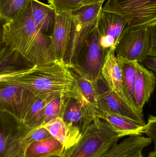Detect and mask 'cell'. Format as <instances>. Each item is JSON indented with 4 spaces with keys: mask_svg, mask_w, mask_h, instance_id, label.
Returning <instances> with one entry per match:
<instances>
[{
    "mask_svg": "<svg viewBox=\"0 0 156 157\" xmlns=\"http://www.w3.org/2000/svg\"><path fill=\"white\" fill-rule=\"evenodd\" d=\"M100 44L105 51L115 49L123 35L130 28L129 24L118 14L102 11L97 26Z\"/></svg>",
    "mask_w": 156,
    "mask_h": 157,
    "instance_id": "obj_11",
    "label": "cell"
},
{
    "mask_svg": "<svg viewBox=\"0 0 156 157\" xmlns=\"http://www.w3.org/2000/svg\"><path fill=\"white\" fill-rule=\"evenodd\" d=\"M2 41L33 65H50L58 61L51 36L43 33L35 23L30 3L13 19L4 23Z\"/></svg>",
    "mask_w": 156,
    "mask_h": 157,
    "instance_id": "obj_1",
    "label": "cell"
},
{
    "mask_svg": "<svg viewBox=\"0 0 156 157\" xmlns=\"http://www.w3.org/2000/svg\"><path fill=\"white\" fill-rule=\"evenodd\" d=\"M147 30L150 44L148 56L156 57V20L149 25Z\"/></svg>",
    "mask_w": 156,
    "mask_h": 157,
    "instance_id": "obj_29",
    "label": "cell"
},
{
    "mask_svg": "<svg viewBox=\"0 0 156 157\" xmlns=\"http://www.w3.org/2000/svg\"><path fill=\"white\" fill-rule=\"evenodd\" d=\"M30 4L32 17L38 28L44 34L52 31L57 14L55 9L38 0H31Z\"/></svg>",
    "mask_w": 156,
    "mask_h": 157,
    "instance_id": "obj_20",
    "label": "cell"
},
{
    "mask_svg": "<svg viewBox=\"0 0 156 157\" xmlns=\"http://www.w3.org/2000/svg\"><path fill=\"white\" fill-rule=\"evenodd\" d=\"M149 137L143 136H129L120 144H115L103 157H127L139 153L152 144Z\"/></svg>",
    "mask_w": 156,
    "mask_h": 157,
    "instance_id": "obj_18",
    "label": "cell"
},
{
    "mask_svg": "<svg viewBox=\"0 0 156 157\" xmlns=\"http://www.w3.org/2000/svg\"><path fill=\"white\" fill-rule=\"evenodd\" d=\"M71 27V12L57 13L50 36L58 60L65 61L70 42Z\"/></svg>",
    "mask_w": 156,
    "mask_h": 157,
    "instance_id": "obj_14",
    "label": "cell"
},
{
    "mask_svg": "<svg viewBox=\"0 0 156 157\" xmlns=\"http://www.w3.org/2000/svg\"><path fill=\"white\" fill-rule=\"evenodd\" d=\"M122 137L107 122L98 118L87 126L78 143L66 150L63 157H103Z\"/></svg>",
    "mask_w": 156,
    "mask_h": 157,
    "instance_id": "obj_3",
    "label": "cell"
},
{
    "mask_svg": "<svg viewBox=\"0 0 156 157\" xmlns=\"http://www.w3.org/2000/svg\"><path fill=\"white\" fill-rule=\"evenodd\" d=\"M127 157H144L143 155V153H139V154H136V155H133Z\"/></svg>",
    "mask_w": 156,
    "mask_h": 157,
    "instance_id": "obj_33",
    "label": "cell"
},
{
    "mask_svg": "<svg viewBox=\"0 0 156 157\" xmlns=\"http://www.w3.org/2000/svg\"><path fill=\"white\" fill-rule=\"evenodd\" d=\"M98 95V108L100 112L121 115L143 124L146 123L143 112L112 90L103 76L94 81Z\"/></svg>",
    "mask_w": 156,
    "mask_h": 157,
    "instance_id": "obj_7",
    "label": "cell"
},
{
    "mask_svg": "<svg viewBox=\"0 0 156 157\" xmlns=\"http://www.w3.org/2000/svg\"><path fill=\"white\" fill-rule=\"evenodd\" d=\"M84 63L81 66L86 76L93 81L101 76L107 52L102 48L97 27L86 41Z\"/></svg>",
    "mask_w": 156,
    "mask_h": 157,
    "instance_id": "obj_13",
    "label": "cell"
},
{
    "mask_svg": "<svg viewBox=\"0 0 156 157\" xmlns=\"http://www.w3.org/2000/svg\"><path fill=\"white\" fill-rule=\"evenodd\" d=\"M53 137L48 131L43 127L33 129L28 132L22 139V143L26 148L29 144L46 138Z\"/></svg>",
    "mask_w": 156,
    "mask_h": 157,
    "instance_id": "obj_27",
    "label": "cell"
},
{
    "mask_svg": "<svg viewBox=\"0 0 156 157\" xmlns=\"http://www.w3.org/2000/svg\"><path fill=\"white\" fill-rule=\"evenodd\" d=\"M118 59L122 68L123 81L125 92L132 105L138 109L136 104L134 94L136 76V62L125 59Z\"/></svg>",
    "mask_w": 156,
    "mask_h": 157,
    "instance_id": "obj_22",
    "label": "cell"
},
{
    "mask_svg": "<svg viewBox=\"0 0 156 157\" xmlns=\"http://www.w3.org/2000/svg\"><path fill=\"white\" fill-rule=\"evenodd\" d=\"M102 11L122 16L131 28H145L156 20V0H108Z\"/></svg>",
    "mask_w": 156,
    "mask_h": 157,
    "instance_id": "obj_5",
    "label": "cell"
},
{
    "mask_svg": "<svg viewBox=\"0 0 156 157\" xmlns=\"http://www.w3.org/2000/svg\"></svg>",
    "mask_w": 156,
    "mask_h": 157,
    "instance_id": "obj_34",
    "label": "cell"
},
{
    "mask_svg": "<svg viewBox=\"0 0 156 157\" xmlns=\"http://www.w3.org/2000/svg\"><path fill=\"white\" fill-rule=\"evenodd\" d=\"M37 98L32 92L20 86L1 85V111L20 123H23Z\"/></svg>",
    "mask_w": 156,
    "mask_h": 157,
    "instance_id": "obj_6",
    "label": "cell"
},
{
    "mask_svg": "<svg viewBox=\"0 0 156 157\" xmlns=\"http://www.w3.org/2000/svg\"><path fill=\"white\" fill-rule=\"evenodd\" d=\"M58 95L48 94L37 98L24 120L25 126L30 129H36L43 126L45 121L46 105L52 98Z\"/></svg>",
    "mask_w": 156,
    "mask_h": 157,
    "instance_id": "obj_21",
    "label": "cell"
},
{
    "mask_svg": "<svg viewBox=\"0 0 156 157\" xmlns=\"http://www.w3.org/2000/svg\"><path fill=\"white\" fill-rule=\"evenodd\" d=\"M62 119L67 126L71 147L78 143L84 130L93 122L80 103L69 96L67 97Z\"/></svg>",
    "mask_w": 156,
    "mask_h": 157,
    "instance_id": "obj_12",
    "label": "cell"
},
{
    "mask_svg": "<svg viewBox=\"0 0 156 157\" xmlns=\"http://www.w3.org/2000/svg\"><path fill=\"white\" fill-rule=\"evenodd\" d=\"M136 76L134 94L136 108L143 112V108L149 100L154 90L156 76L142 63L136 62Z\"/></svg>",
    "mask_w": 156,
    "mask_h": 157,
    "instance_id": "obj_16",
    "label": "cell"
},
{
    "mask_svg": "<svg viewBox=\"0 0 156 157\" xmlns=\"http://www.w3.org/2000/svg\"><path fill=\"white\" fill-rule=\"evenodd\" d=\"M56 13L72 12L84 6L85 0H47Z\"/></svg>",
    "mask_w": 156,
    "mask_h": 157,
    "instance_id": "obj_26",
    "label": "cell"
},
{
    "mask_svg": "<svg viewBox=\"0 0 156 157\" xmlns=\"http://www.w3.org/2000/svg\"><path fill=\"white\" fill-rule=\"evenodd\" d=\"M105 0H85L84 6L94 4L100 2H104Z\"/></svg>",
    "mask_w": 156,
    "mask_h": 157,
    "instance_id": "obj_31",
    "label": "cell"
},
{
    "mask_svg": "<svg viewBox=\"0 0 156 157\" xmlns=\"http://www.w3.org/2000/svg\"><path fill=\"white\" fill-rule=\"evenodd\" d=\"M68 96L63 94L56 95L48 102L45 108L43 125L58 117L62 118Z\"/></svg>",
    "mask_w": 156,
    "mask_h": 157,
    "instance_id": "obj_23",
    "label": "cell"
},
{
    "mask_svg": "<svg viewBox=\"0 0 156 157\" xmlns=\"http://www.w3.org/2000/svg\"><path fill=\"white\" fill-rule=\"evenodd\" d=\"M98 118L107 122L123 137L126 136L139 135L144 134L146 124L121 115L100 112Z\"/></svg>",
    "mask_w": 156,
    "mask_h": 157,
    "instance_id": "obj_17",
    "label": "cell"
},
{
    "mask_svg": "<svg viewBox=\"0 0 156 157\" xmlns=\"http://www.w3.org/2000/svg\"><path fill=\"white\" fill-rule=\"evenodd\" d=\"M150 44L147 27L130 28L116 45L115 53L119 59L143 63L148 56Z\"/></svg>",
    "mask_w": 156,
    "mask_h": 157,
    "instance_id": "obj_8",
    "label": "cell"
},
{
    "mask_svg": "<svg viewBox=\"0 0 156 157\" xmlns=\"http://www.w3.org/2000/svg\"><path fill=\"white\" fill-rule=\"evenodd\" d=\"M0 82L24 88L38 98L48 94L69 96L75 78L66 62L58 60L50 65L7 70L1 73Z\"/></svg>",
    "mask_w": 156,
    "mask_h": 157,
    "instance_id": "obj_2",
    "label": "cell"
},
{
    "mask_svg": "<svg viewBox=\"0 0 156 157\" xmlns=\"http://www.w3.org/2000/svg\"><path fill=\"white\" fill-rule=\"evenodd\" d=\"M7 115L1 121L0 157H25L26 148L22 139L32 129Z\"/></svg>",
    "mask_w": 156,
    "mask_h": 157,
    "instance_id": "obj_10",
    "label": "cell"
},
{
    "mask_svg": "<svg viewBox=\"0 0 156 157\" xmlns=\"http://www.w3.org/2000/svg\"><path fill=\"white\" fill-rule=\"evenodd\" d=\"M66 149L64 145L54 137L46 138L30 144L25 157H63Z\"/></svg>",
    "mask_w": 156,
    "mask_h": 157,
    "instance_id": "obj_19",
    "label": "cell"
},
{
    "mask_svg": "<svg viewBox=\"0 0 156 157\" xmlns=\"http://www.w3.org/2000/svg\"><path fill=\"white\" fill-rule=\"evenodd\" d=\"M144 134L150 138L156 147V115H150L145 126Z\"/></svg>",
    "mask_w": 156,
    "mask_h": 157,
    "instance_id": "obj_28",
    "label": "cell"
},
{
    "mask_svg": "<svg viewBox=\"0 0 156 157\" xmlns=\"http://www.w3.org/2000/svg\"><path fill=\"white\" fill-rule=\"evenodd\" d=\"M75 78V83L70 97L77 100L91 119H98V95L94 81L86 76L78 64H67Z\"/></svg>",
    "mask_w": 156,
    "mask_h": 157,
    "instance_id": "obj_9",
    "label": "cell"
},
{
    "mask_svg": "<svg viewBox=\"0 0 156 157\" xmlns=\"http://www.w3.org/2000/svg\"><path fill=\"white\" fill-rule=\"evenodd\" d=\"M41 127L46 129L53 137L61 142L66 151L71 147L67 126L62 118L58 117Z\"/></svg>",
    "mask_w": 156,
    "mask_h": 157,
    "instance_id": "obj_24",
    "label": "cell"
},
{
    "mask_svg": "<svg viewBox=\"0 0 156 157\" xmlns=\"http://www.w3.org/2000/svg\"><path fill=\"white\" fill-rule=\"evenodd\" d=\"M115 49H112L107 52L101 75L112 90L132 105L125 89L121 64L115 55Z\"/></svg>",
    "mask_w": 156,
    "mask_h": 157,
    "instance_id": "obj_15",
    "label": "cell"
},
{
    "mask_svg": "<svg viewBox=\"0 0 156 157\" xmlns=\"http://www.w3.org/2000/svg\"><path fill=\"white\" fill-rule=\"evenodd\" d=\"M143 64L156 75V57L148 56Z\"/></svg>",
    "mask_w": 156,
    "mask_h": 157,
    "instance_id": "obj_30",
    "label": "cell"
},
{
    "mask_svg": "<svg viewBox=\"0 0 156 157\" xmlns=\"http://www.w3.org/2000/svg\"><path fill=\"white\" fill-rule=\"evenodd\" d=\"M103 2L83 6L71 12L72 27L70 49L66 55L67 64H78L81 52L98 25Z\"/></svg>",
    "mask_w": 156,
    "mask_h": 157,
    "instance_id": "obj_4",
    "label": "cell"
},
{
    "mask_svg": "<svg viewBox=\"0 0 156 157\" xmlns=\"http://www.w3.org/2000/svg\"><path fill=\"white\" fill-rule=\"evenodd\" d=\"M147 157H156V147H155L154 150L148 154Z\"/></svg>",
    "mask_w": 156,
    "mask_h": 157,
    "instance_id": "obj_32",
    "label": "cell"
},
{
    "mask_svg": "<svg viewBox=\"0 0 156 157\" xmlns=\"http://www.w3.org/2000/svg\"><path fill=\"white\" fill-rule=\"evenodd\" d=\"M31 0H0V17L4 23L13 19Z\"/></svg>",
    "mask_w": 156,
    "mask_h": 157,
    "instance_id": "obj_25",
    "label": "cell"
}]
</instances>
